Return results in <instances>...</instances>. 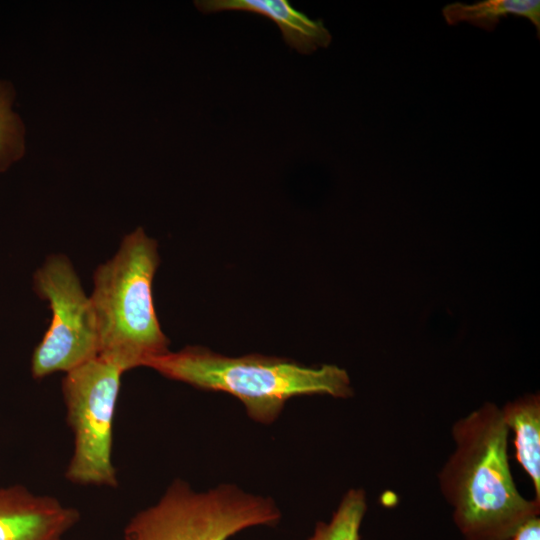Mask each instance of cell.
<instances>
[{"label":"cell","instance_id":"cell-1","mask_svg":"<svg viewBox=\"0 0 540 540\" xmlns=\"http://www.w3.org/2000/svg\"><path fill=\"white\" fill-rule=\"evenodd\" d=\"M509 431L501 408L488 402L452 427L455 449L439 484L465 540H510L540 513V501L523 497L514 483Z\"/></svg>","mask_w":540,"mask_h":540},{"label":"cell","instance_id":"cell-2","mask_svg":"<svg viewBox=\"0 0 540 540\" xmlns=\"http://www.w3.org/2000/svg\"><path fill=\"white\" fill-rule=\"evenodd\" d=\"M146 367L200 390L228 393L242 402L252 420L265 425L272 424L293 397L353 395L347 372L336 365L308 367L260 354L228 357L202 346L169 350Z\"/></svg>","mask_w":540,"mask_h":540},{"label":"cell","instance_id":"cell-3","mask_svg":"<svg viewBox=\"0 0 540 540\" xmlns=\"http://www.w3.org/2000/svg\"><path fill=\"white\" fill-rule=\"evenodd\" d=\"M158 244L139 227L126 235L116 254L99 265L89 296L99 338L98 356L123 372L169 351L153 302Z\"/></svg>","mask_w":540,"mask_h":540},{"label":"cell","instance_id":"cell-4","mask_svg":"<svg viewBox=\"0 0 540 540\" xmlns=\"http://www.w3.org/2000/svg\"><path fill=\"white\" fill-rule=\"evenodd\" d=\"M281 517L269 496L234 484L197 492L185 480L175 479L156 503L129 519L123 540H228L251 527H275Z\"/></svg>","mask_w":540,"mask_h":540},{"label":"cell","instance_id":"cell-5","mask_svg":"<svg viewBox=\"0 0 540 540\" xmlns=\"http://www.w3.org/2000/svg\"><path fill=\"white\" fill-rule=\"evenodd\" d=\"M123 370L97 356L65 373L61 389L73 452L65 478L81 486L117 488L113 421Z\"/></svg>","mask_w":540,"mask_h":540},{"label":"cell","instance_id":"cell-6","mask_svg":"<svg viewBox=\"0 0 540 540\" xmlns=\"http://www.w3.org/2000/svg\"><path fill=\"white\" fill-rule=\"evenodd\" d=\"M36 294L48 301L50 325L31 359V373L42 379L68 372L99 354V338L90 297L70 262L62 254L47 257L35 272Z\"/></svg>","mask_w":540,"mask_h":540},{"label":"cell","instance_id":"cell-7","mask_svg":"<svg viewBox=\"0 0 540 540\" xmlns=\"http://www.w3.org/2000/svg\"><path fill=\"white\" fill-rule=\"evenodd\" d=\"M80 517L54 496L20 484L0 487V540H63Z\"/></svg>","mask_w":540,"mask_h":540},{"label":"cell","instance_id":"cell-8","mask_svg":"<svg viewBox=\"0 0 540 540\" xmlns=\"http://www.w3.org/2000/svg\"><path fill=\"white\" fill-rule=\"evenodd\" d=\"M195 5L203 13L240 10L266 16L277 24L286 44L302 54L328 47L332 39L322 20L310 19L287 0H200Z\"/></svg>","mask_w":540,"mask_h":540},{"label":"cell","instance_id":"cell-9","mask_svg":"<svg viewBox=\"0 0 540 540\" xmlns=\"http://www.w3.org/2000/svg\"><path fill=\"white\" fill-rule=\"evenodd\" d=\"M503 418L514 432L516 459L530 477L535 498L540 501V397L527 394L501 408Z\"/></svg>","mask_w":540,"mask_h":540},{"label":"cell","instance_id":"cell-10","mask_svg":"<svg viewBox=\"0 0 540 540\" xmlns=\"http://www.w3.org/2000/svg\"><path fill=\"white\" fill-rule=\"evenodd\" d=\"M442 15L449 25L468 22L491 31L500 18L508 15L525 17L532 22L540 35V1L538 0H484L473 4L455 2L442 9Z\"/></svg>","mask_w":540,"mask_h":540},{"label":"cell","instance_id":"cell-11","mask_svg":"<svg viewBox=\"0 0 540 540\" xmlns=\"http://www.w3.org/2000/svg\"><path fill=\"white\" fill-rule=\"evenodd\" d=\"M367 511L366 493L351 488L342 497L331 520L318 522L307 540H360V528Z\"/></svg>","mask_w":540,"mask_h":540},{"label":"cell","instance_id":"cell-12","mask_svg":"<svg viewBox=\"0 0 540 540\" xmlns=\"http://www.w3.org/2000/svg\"><path fill=\"white\" fill-rule=\"evenodd\" d=\"M14 95L13 86L0 80V172L19 160L25 151V128L12 110Z\"/></svg>","mask_w":540,"mask_h":540},{"label":"cell","instance_id":"cell-13","mask_svg":"<svg viewBox=\"0 0 540 540\" xmlns=\"http://www.w3.org/2000/svg\"><path fill=\"white\" fill-rule=\"evenodd\" d=\"M510 540H540L539 517H533L525 521L517 528Z\"/></svg>","mask_w":540,"mask_h":540}]
</instances>
